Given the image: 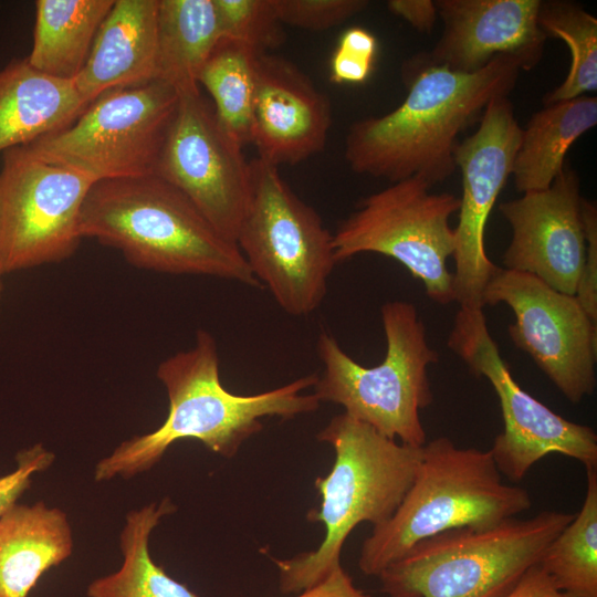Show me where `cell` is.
Listing matches in <instances>:
<instances>
[{
	"label": "cell",
	"instance_id": "6da1fadb",
	"mask_svg": "<svg viewBox=\"0 0 597 597\" xmlns=\"http://www.w3.org/2000/svg\"><path fill=\"white\" fill-rule=\"evenodd\" d=\"M520 71V62L510 56H498L475 73L407 61L406 98L385 115L355 122L345 159L355 172L391 184L418 177L433 187L447 180L457 168V137L480 122L491 101L510 94Z\"/></svg>",
	"mask_w": 597,
	"mask_h": 597
},
{
	"label": "cell",
	"instance_id": "7a4b0ae2",
	"mask_svg": "<svg viewBox=\"0 0 597 597\" xmlns=\"http://www.w3.org/2000/svg\"><path fill=\"white\" fill-rule=\"evenodd\" d=\"M169 408L165 421L154 431L122 442L94 470L97 482L116 476L125 479L148 471L168 448L184 439H195L208 450L232 458L240 447L263 428L261 419H291L318 409L314 394L317 375L312 374L255 395H237L220 379V359L216 339L203 329L195 345L164 359L157 367Z\"/></svg>",
	"mask_w": 597,
	"mask_h": 597
},
{
	"label": "cell",
	"instance_id": "3957f363",
	"mask_svg": "<svg viewBox=\"0 0 597 597\" xmlns=\"http://www.w3.org/2000/svg\"><path fill=\"white\" fill-rule=\"evenodd\" d=\"M80 232L121 251L139 269L263 286L238 245L154 175L95 182L82 207Z\"/></svg>",
	"mask_w": 597,
	"mask_h": 597
},
{
	"label": "cell",
	"instance_id": "277c9868",
	"mask_svg": "<svg viewBox=\"0 0 597 597\" xmlns=\"http://www.w3.org/2000/svg\"><path fill=\"white\" fill-rule=\"evenodd\" d=\"M316 438L332 447L334 462L326 475L314 481L321 503L308 511L306 519L322 523L325 535L314 551L273 559L283 594H298L342 566L348 535L360 523L375 526L394 514L422 454V446L385 437L344 412L334 416Z\"/></svg>",
	"mask_w": 597,
	"mask_h": 597
},
{
	"label": "cell",
	"instance_id": "5b68a950",
	"mask_svg": "<svg viewBox=\"0 0 597 597\" xmlns=\"http://www.w3.org/2000/svg\"><path fill=\"white\" fill-rule=\"evenodd\" d=\"M532 506L527 490L503 482L490 450L427 441L415 479L394 514L373 526L358 568L378 576L418 542L458 527H488Z\"/></svg>",
	"mask_w": 597,
	"mask_h": 597
},
{
	"label": "cell",
	"instance_id": "8992f818",
	"mask_svg": "<svg viewBox=\"0 0 597 597\" xmlns=\"http://www.w3.org/2000/svg\"><path fill=\"white\" fill-rule=\"evenodd\" d=\"M380 314L386 354L376 366L358 364L334 336L320 334L317 354L324 369L313 394L321 402L342 406L344 413L385 437L421 447L427 434L419 412L433 400L428 366L439 356L428 344L425 324L413 304L387 302Z\"/></svg>",
	"mask_w": 597,
	"mask_h": 597
},
{
	"label": "cell",
	"instance_id": "52a82bcc",
	"mask_svg": "<svg viewBox=\"0 0 597 597\" xmlns=\"http://www.w3.org/2000/svg\"><path fill=\"white\" fill-rule=\"evenodd\" d=\"M574 514L543 511L458 527L415 544L377 577L388 597H496L537 565Z\"/></svg>",
	"mask_w": 597,
	"mask_h": 597
},
{
	"label": "cell",
	"instance_id": "ba28073f",
	"mask_svg": "<svg viewBox=\"0 0 597 597\" xmlns=\"http://www.w3.org/2000/svg\"><path fill=\"white\" fill-rule=\"evenodd\" d=\"M251 198L235 244L254 276L292 316L314 312L337 264L333 234L287 186L279 167L250 163Z\"/></svg>",
	"mask_w": 597,
	"mask_h": 597
},
{
	"label": "cell",
	"instance_id": "9c48e42d",
	"mask_svg": "<svg viewBox=\"0 0 597 597\" xmlns=\"http://www.w3.org/2000/svg\"><path fill=\"white\" fill-rule=\"evenodd\" d=\"M430 189L421 178L409 177L360 199L333 234L336 263L359 253L383 254L420 280L431 301L454 302L447 268L455 248L449 218L459 210L460 198Z\"/></svg>",
	"mask_w": 597,
	"mask_h": 597
},
{
	"label": "cell",
	"instance_id": "30bf717a",
	"mask_svg": "<svg viewBox=\"0 0 597 597\" xmlns=\"http://www.w3.org/2000/svg\"><path fill=\"white\" fill-rule=\"evenodd\" d=\"M178 100V92L160 80L111 90L69 127L25 147L96 181L153 176Z\"/></svg>",
	"mask_w": 597,
	"mask_h": 597
},
{
	"label": "cell",
	"instance_id": "8fae6325",
	"mask_svg": "<svg viewBox=\"0 0 597 597\" xmlns=\"http://www.w3.org/2000/svg\"><path fill=\"white\" fill-rule=\"evenodd\" d=\"M447 344L498 395L503 431L490 452L502 476L520 482L551 453L577 460L586 470L597 468L596 432L556 413L515 381L489 332L483 308L460 307Z\"/></svg>",
	"mask_w": 597,
	"mask_h": 597
},
{
	"label": "cell",
	"instance_id": "7c38bea8",
	"mask_svg": "<svg viewBox=\"0 0 597 597\" xmlns=\"http://www.w3.org/2000/svg\"><path fill=\"white\" fill-rule=\"evenodd\" d=\"M95 182L25 146L6 150L0 169L1 275L70 258L83 239L81 211Z\"/></svg>",
	"mask_w": 597,
	"mask_h": 597
},
{
	"label": "cell",
	"instance_id": "4fadbf2b",
	"mask_svg": "<svg viewBox=\"0 0 597 597\" xmlns=\"http://www.w3.org/2000/svg\"><path fill=\"white\" fill-rule=\"evenodd\" d=\"M483 306L503 303L515 315L513 344L527 353L573 404L596 387L597 323L575 295L558 292L538 277L498 268L482 295Z\"/></svg>",
	"mask_w": 597,
	"mask_h": 597
},
{
	"label": "cell",
	"instance_id": "5bb4252c",
	"mask_svg": "<svg viewBox=\"0 0 597 597\" xmlns=\"http://www.w3.org/2000/svg\"><path fill=\"white\" fill-rule=\"evenodd\" d=\"M154 176L184 193L235 243L251 198L250 163L200 92L179 95Z\"/></svg>",
	"mask_w": 597,
	"mask_h": 597
},
{
	"label": "cell",
	"instance_id": "9a60e30c",
	"mask_svg": "<svg viewBox=\"0 0 597 597\" xmlns=\"http://www.w3.org/2000/svg\"><path fill=\"white\" fill-rule=\"evenodd\" d=\"M521 136L511 101L499 97L484 109L478 129L454 147L455 167L462 176L452 273L454 301L460 307L483 308V291L499 268L486 254L485 228L512 175Z\"/></svg>",
	"mask_w": 597,
	"mask_h": 597
},
{
	"label": "cell",
	"instance_id": "2e32d148",
	"mask_svg": "<svg viewBox=\"0 0 597 597\" xmlns=\"http://www.w3.org/2000/svg\"><path fill=\"white\" fill-rule=\"evenodd\" d=\"M579 186L577 172L565 167L548 188L500 203L512 230L504 269L575 295L586 256Z\"/></svg>",
	"mask_w": 597,
	"mask_h": 597
},
{
	"label": "cell",
	"instance_id": "e0dca14e",
	"mask_svg": "<svg viewBox=\"0 0 597 597\" xmlns=\"http://www.w3.org/2000/svg\"><path fill=\"white\" fill-rule=\"evenodd\" d=\"M443 31L436 45L408 60L475 73L498 56H510L530 71L547 40L538 27L541 0H437Z\"/></svg>",
	"mask_w": 597,
	"mask_h": 597
},
{
	"label": "cell",
	"instance_id": "ac0fdd59",
	"mask_svg": "<svg viewBox=\"0 0 597 597\" xmlns=\"http://www.w3.org/2000/svg\"><path fill=\"white\" fill-rule=\"evenodd\" d=\"M331 122L327 96L303 71L283 56L256 55L251 143L258 158L298 164L324 149Z\"/></svg>",
	"mask_w": 597,
	"mask_h": 597
},
{
	"label": "cell",
	"instance_id": "d6986e66",
	"mask_svg": "<svg viewBox=\"0 0 597 597\" xmlns=\"http://www.w3.org/2000/svg\"><path fill=\"white\" fill-rule=\"evenodd\" d=\"M157 10L158 0H114L73 80L86 105L111 90L155 80Z\"/></svg>",
	"mask_w": 597,
	"mask_h": 597
},
{
	"label": "cell",
	"instance_id": "ffe728a7",
	"mask_svg": "<svg viewBox=\"0 0 597 597\" xmlns=\"http://www.w3.org/2000/svg\"><path fill=\"white\" fill-rule=\"evenodd\" d=\"M73 81L46 75L17 59L0 69V151L69 127L85 111Z\"/></svg>",
	"mask_w": 597,
	"mask_h": 597
},
{
	"label": "cell",
	"instance_id": "44dd1931",
	"mask_svg": "<svg viewBox=\"0 0 597 597\" xmlns=\"http://www.w3.org/2000/svg\"><path fill=\"white\" fill-rule=\"evenodd\" d=\"M73 551L65 512L15 503L0 516V597H28L41 576Z\"/></svg>",
	"mask_w": 597,
	"mask_h": 597
},
{
	"label": "cell",
	"instance_id": "7402d4cb",
	"mask_svg": "<svg viewBox=\"0 0 597 597\" xmlns=\"http://www.w3.org/2000/svg\"><path fill=\"white\" fill-rule=\"evenodd\" d=\"M597 124V98L583 95L549 105L522 128L512 175L517 191L548 188L562 174L572 145Z\"/></svg>",
	"mask_w": 597,
	"mask_h": 597
},
{
	"label": "cell",
	"instance_id": "603a6c76",
	"mask_svg": "<svg viewBox=\"0 0 597 597\" xmlns=\"http://www.w3.org/2000/svg\"><path fill=\"white\" fill-rule=\"evenodd\" d=\"M220 40L213 0H158L155 80L179 95L200 92V73Z\"/></svg>",
	"mask_w": 597,
	"mask_h": 597
},
{
	"label": "cell",
	"instance_id": "cb8c5ba5",
	"mask_svg": "<svg viewBox=\"0 0 597 597\" xmlns=\"http://www.w3.org/2000/svg\"><path fill=\"white\" fill-rule=\"evenodd\" d=\"M114 0H38L28 62L35 70L73 81L84 67Z\"/></svg>",
	"mask_w": 597,
	"mask_h": 597
},
{
	"label": "cell",
	"instance_id": "d4e9b609",
	"mask_svg": "<svg viewBox=\"0 0 597 597\" xmlns=\"http://www.w3.org/2000/svg\"><path fill=\"white\" fill-rule=\"evenodd\" d=\"M169 499L130 511L121 533L122 567L93 580L88 597H200L170 577L149 553V537L160 520L172 513Z\"/></svg>",
	"mask_w": 597,
	"mask_h": 597
},
{
	"label": "cell",
	"instance_id": "484cf974",
	"mask_svg": "<svg viewBox=\"0 0 597 597\" xmlns=\"http://www.w3.org/2000/svg\"><path fill=\"white\" fill-rule=\"evenodd\" d=\"M582 507L545 549L540 566L566 597H597V471L586 470Z\"/></svg>",
	"mask_w": 597,
	"mask_h": 597
},
{
	"label": "cell",
	"instance_id": "4316f807",
	"mask_svg": "<svg viewBox=\"0 0 597 597\" xmlns=\"http://www.w3.org/2000/svg\"><path fill=\"white\" fill-rule=\"evenodd\" d=\"M259 52L221 39L199 76L224 133L243 147L251 143L255 60Z\"/></svg>",
	"mask_w": 597,
	"mask_h": 597
},
{
	"label": "cell",
	"instance_id": "83f0119b",
	"mask_svg": "<svg viewBox=\"0 0 597 597\" xmlns=\"http://www.w3.org/2000/svg\"><path fill=\"white\" fill-rule=\"evenodd\" d=\"M537 22L546 38L563 40L570 52L567 76L544 96V105L595 93L597 90V19L576 2L541 0Z\"/></svg>",
	"mask_w": 597,
	"mask_h": 597
},
{
	"label": "cell",
	"instance_id": "f1b7e54d",
	"mask_svg": "<svg viewBox=\"0 0 597 597\" xmlns=\"http://www.w3.org/2000/svg\"><path fill=\"white\" fill-rule=\"evenodd\" d=\"M221 39L244 44L259 53L280 45L283 24L273 0H213Z\"/></svg>",
	"mask_w": 597,
	"mask_h": 597
},
{
	"label": "cell",
	"instance_id": "f546056e",
	"mask_svg": "<svg viewBox=\"0 0 597 597\" xmlns=\"http://www.w3.org/2000/svg\"><path fill=\"white\" fill-rule=\"evenodd\" d=\"M281 23L310 31L334 28L364 11L367 0H273Z\"/></svg>",
	"mask_w": 597,
	"mask_h": 597
},
{
	"label": "cell",
	"instance_id": "4dcf8cb0",
	"mask_svg": "<svg viewBox=\"0 0 597 597\" xmlns=\"http://www.w3.org/2000/svg\"><path fill=\"white\" fill-rule=\"evenodd\" d=\"M377 50V39L370 31L347 29L331 60V80L337 84L364 83L371 74Z\"/></svg>",
	"mask_w": 597,
	"mask_h": 597
},
{
	"label": "cell",
	"instance_id": "1f68e13d",
	"mask_svg": "<svg viewBox=\"0 0 597 597\" xmlns=\"http://www.w3.org/2000/svg\"><path fill=\"white\" fill-rule=\"evenodd\" d=\"M580 214L586 256L575 297L591 321L597 323V208L595 202L582 198Z\"/></svg>",
	"mask_w": 597,
	"mask_h": 597
},
{
	"label": "cell",
	"instance_id": "d6a6232c",
	"mask_svg": "<svg viewBox=\"0 0 597 597\" xmlns=\"http://www.w3.org/2000/svg\"><path fill=\"white\" fill-rule=\"evenodd\" d=\"M15 459L14 471L0 476V516L31 486L32 476L53 463L54 454L42 443H36L19 451Z\"/></svg>",
	"mask_w": 597,
	"mask_h": 597
},
{
	"label": "cell",
	"instance_id": "836d02e7",
	"mask_svg": "<svg viewBox=\"0 0 597 597\" xmlns=\"http://www.w3.org/2000/svg\"><path fill=\"white\" fill-rule=\"evenodd\" d=\"M387 8L421 33H430L439 17L431 0H389Z\"/></svg>",
	"mask_w": 597,
	"mask_h": 597
},
{
	"label": "cell",
	"instance_id": "e575fe53",
	"mask_svg": "<svg viewBox=\"0 0 597 597\" xmlns=\"http://www.w3.org/2000/svg\"><path fill=\"white\" fill-rule=\"evenodd\" d=\"M496 597H566L553 584L552 579L540 566L531 567L506 591Z\"/></svg>",
	"mask_w": 597,
	"mask_h": 597
},
{
	"label": "cell",
	"instance_id": "d590c367",
	"mask_svg": "<svg viewBox=\"0 0 597 597\" xmlns=\"http://www.w3.org/2000/svg\"><path fill=\"white\" fill-rule=\"evenodd\" d=\"M295 597H369L357 588L343 566L334 569L314 586L296 594Z\"/></svg>",
	"mask_w": 597,
	"mask_h": 597
},
{
	"label": "cell",
	"instance_id": "8d00e7d4",
	"mask_svg": "<svg viewBox=\"0 0 597 597\" xmlns=\"http://www.w3.org/2000/svg\"><path fill=\"white\" fill-rule=\"evenodd\" d=\"M1 277H2V275L0 273V294H1Z\"/></svg>",
	"mask_w": 597,
	"mask_h": 597
}]
</instances>
